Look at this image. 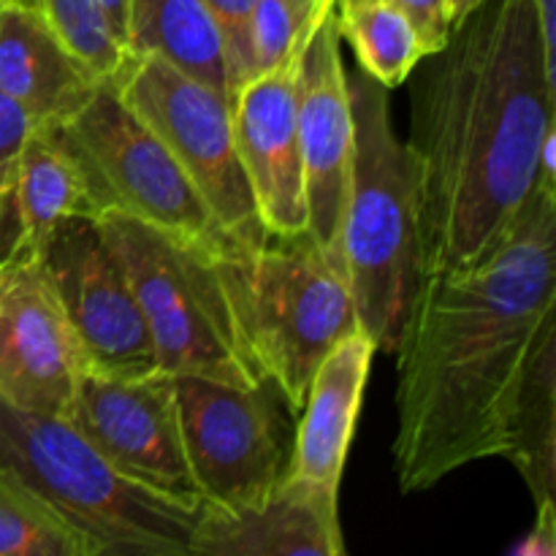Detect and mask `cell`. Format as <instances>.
<instances>
[{"instance_id": "cell-21", "label": "cell", "mask_w": 556, "mask_h": 556, "mask_svg": "<svg viewBox=\"0 0 556 556\" xmlns=\"http://www.w3.org/2000/svg\"><path fill=\"white\" fill-rule=\"evenodd\" d=\"M337 30L356 54L358 71L386 90L405 85L427 58L421 36L396 0H337Z\"/></svg>"}, {"instance_id": "cell-28", "label": "cell", "mask_w": 556, "mask_h": 556, "mask_svg": "<svg viewBox=\"0 0 556 556\" xmlns=\"http://www.w3.org/2000/svg\"><path fill=\"white\" fill-rule=\"evenodd\" d=\"M535 508V530L530 532L519 556H556V503H543Z\"/></svg>"}, {"instance_id": "cell-13", "label": "cell", "mask_w": 556, "mask_h": 556, "mask_svg": "<svg viewBox=\"0 0 556 556\" xmlns=\"http://www.w3.org/2000/svg\"><path fill=\"white\" fill-rule=\"evenodd\" d=\"M85 358L36 261L0 266V396L68 418Z\"/></svg>"}, {"instance_id": "cell-18", "label": "cell", "mask_w": 556, "mask_h": 556, "mask_svg": "<svg viewBox=\"0 0 556 556\" xmlns=\"http://www.w3.org/2000/svg\"><path fill=\"white\" fill-rule=\"evenodd\" d=\"M68 217H98L85 177L54 128H36L22 147L0 217V266L36 261Z\"/></svg>"}, {"instance_id": "cell-11", "label": "cell", "mask_w": 556, "mask_h": 556, "mask_svg": "<svg viewBox=\"0 0 556 556\" xmlns=\"http://www.w3.org/2000/svg\"><path fill=\"white\" fill-rule=\"evenodd\" d=\"M68 421L130 481L188 505H201L185 462L172 375L106 378L87 369Z\"/></svg>"}, {"instance_id": "cell-3", "label": "cell", "mask_w": 556, "mask_h": 556, "mask_svg": "<svg viewBox=\"0 0 556 556\" xmlns=\"http://www.w3.org/2000/svg\"><path fill=\"white\" fill-rule=\"evenodd\" d=\"M353 109V177L342 226V266L358 329L394 353L427 280L421 190L410 144L391 123L389 90L364 71L348 74Z\"/></svg>"}, {"instance_id": "cell-8", "label": "cell", "mask_w": 556, "mask_h": 556, "mask_svg": "<svg viewBox=\"0 0 556 556\" xmlns=\"http://www.w3.org/2000/svg\"><path fill=\"white\" fill-rule=\"evenodd\" d=\"M112 81L130 112L188 174L226 237L242 253L258 250L269 233L239 163L228 98L155 54H128Z\"/></svg>"}, {"instance_id": "cell-1", "label": "cell", "mask_w": 556, "mask_h": 556, "mask_svg": "<svg viewBox=\"0 0 556 556\" xmlns=\"http://www.w3.org/2000/svg\"><path fill=\"white\" fill-rule=\"evenodd\" d=\"M556 331V179L465 269L429 275L396 345L394 470L427 492L505 454L510 410L538 345Z\"/></svg>"}, {"instance_id": "cell-26", "label": "cell", "mask_w": 556, "mask_h": 556, "mask_svg": "<svg viewBox=\"0 0 556 556\" xmlns=\"http://www.w3.org/2000/svg\"><path fill=\"white\" fill-rule=\"evenodd\" d=\"M33 130H36L33 119L14 101L0 96V217H3L5 201H9L22 147L30 139Z\"/></svg>"}, {"instance_id": "cell-2", "label": "cell", "mask_w": 556, "mask_h": 556, "mask_svg": "<svg viewBox=\"0 0 556 556\" xmlns=\"http://www.w3.org/2000/svg\"><path fill=\"white\" fill-rule=\"evenodd\" d=\"M424 79L407 141L421 190L429 275L481 261L543 179L556 139V52L535 0H486Z\"/></svg>"}, {"instance_id": "cell-23", "label": "cell", "mask_w": 556, "mask_h": 556, "mask_svg": "<svg viewBox=\"0 0 556 556\" xmlns=\"http://www.w3.org/2000/svg\"><path fill=\"white\" fill-rule=\"evenodd\" d=\"M36 11L38 16L54 27L60 38L101 76L112 81L128 60V52L117 43L112 30L103 22L96 0H5Z\"/></svg>"}, {"instance_id": "cell-5", "label": "cell", "mask_w": 556, "mask_h": 556, "mask_svg": "<svg viewBox=\"0 0 556 556\" xmlns=\"http://www.w3.org/2000/svg\"><path fill=\"white\" fill-rule=\"evenodd\" d=\"M220 275L250 362L299 416L324 358L358 331L345 271L304 231L220 258Z\"/></svg>"}, {"instance_id": "cell-6", "label": "cell", "mask_w": 556, "mask_h": 556, "mask_svg": "<svg viewBox=\"0 0 556 556\" xmlns=\"http://www.w3.org/2000/svg\"><path fill=\"white\" fill-rule=\"evenodd\" d=\"M98 226L134 288L157 372L264 383L244 351L220 258L123 215H101Z\"/></svg>"}, {"instance_id": "cell-22", "label": "cell", "mask_w": 556, "mask_h": 556, "mask_svg": "<svg viewBox=\"0 0 556 556\" xmlns=\"http://www.w3.org/2000/svg\"><path fill=\"white\" fill-rule=\"evenodd\" d=\"M0 556H96L58 514L0 476Z\"/></svg>"}, {"instance_id": "cell-25", "label": "cell", "mask_w": 556, "mask_h": 556, "mask_svg": "<svg viewBox=\"0 0 556 556\" xmlns=\"http://www.w3.org/2000/svg\"><path fill=\"white\" fill-rule=\"evenodd\" d=\"M215 22L223 41L228 71V96L255 76V52H253V22L258 0H201ZM228 98V101H231Z\"/></svg>"}, {"instance_id": "cell-29", "label": "cell", "mask_w": 556, "mask_h": 556, "mask_svg": "<svg viewBox=\"0 0 556 556\" xmlns=\"http://www.w3.org/2000/svg\"><path fill=\"white\" fill-rule=\"evenodd\" d=\"M96 5L112 36L128 52V0H96Z\"/></svg>"}, {"instance_id": "cell-24", "label": "cell", "mask_w": 556, "mask_h": 556, "mask_svg": "<svg viewBox=\"0 0 556 556\" xmlns=\"http://www.w3.org/2000/svg\"><path fill=\"white\" fill-rule=\"evenodd\" d=\"M334 3L337 0H258L253 22L255 74L296 60L309 33Z\"/></svg>"}, {"instance_id": "cell-7", "label": "cell", "mask_w": 556, "mask_h": 556, "mask_svg": "<svg viewBox=\"0 0 556 556\" xmlns=\"http://www.w3.org/2000/svg\"><path fill=\"white\" fill-rule=\"evenodd\" d=\"M74 155L98 217L123 215L215 258L244 255L226 237L172 152L103 81L85 109L54 128Z\"/></svg>"}, {"instance_id": "cell-31", "label": "cell", "mask_w": 556, "mask_h": 556, "mask_svg": "<svg viewBox=\"0 0 556 556\" xmlns=\"http://www.w3.org/2000/svg\"><path fill=\"white\" fill-rule=\"evenodd\" d=\"M483 3H486V0H451V25H454V30L472 14V11L481 9Z\"/></svg>"}, {"instance_id": "cell-19", "label": "cell", "mask_w": 556, "mask_h": 556, "mask_svg": "<svg viewBox=\"0 0 556 556\" xmlns=\"http://www.w3.org/2000/svg\"><path fill=\"white\" fill-rule=\"evenodd\" d=\"M128 54H155L231 98L220 33L201 0H128Z\"/></svg>"}, {"instance_id": "cell-27", "label": "cell", "mask_w": 556, "mask_h": 556, "mask_svg": "<svg viewBox=\"0 0 556 556\" xmlns=\"http://www.w3.org/2000/svg\"><path fill=\"white\" fill-rule=\"evenodd\" d=\"M402 11L410 16L413 27L421 36L427 58L443 52L445 43L454 36L451 25V0H396Z\"/></svg>"}, {"instance_id": "cell-15", "label": "cell", "mask_w": 556, "mask_h": 556, "mask_svg": "<svg viewBox=\"0 0 556 556\" xmlns=\"http://www.w3.org/2000/svg\"><path fill=\"white\" fill-rule=\"evenodd\" d=\"M188 556H348L340 500L282 476L269 497L248 508L201 505Z\"/></svg>"}, {"instance_id": "cell-30", "label": "cell", "mask_w": 556, "mask_h": 556, "mask_svg": "<svg viewBox=\"0 0 556 556\" xmlns=\"http://www.w3.org/2000/svg\"><path fill=\"white\" fill-rule=\"evenodd\" d=\"M538 11H541L543 33H546L548 47L556 52V0H535Z\"/></svg>"}, {"instance_id": "cell-16", "label": "cell", "mask_w": 556, "mask_h": 556, "mask_svg": "<svg viewBox=\"0 0 556 556\" xmlns=\"http://www.w3.org/2000/svg\"><path fill=\"white\" fill-rule=\"evenodd\" d=\"M375 353L378 348L362 329L345 337L324 358L299 410L286 478L329 500H340L342 472Z\"/></svg>"}, {"instance_id": "cell-12", "label": "cell", "mask_w": 556, "mask_h": 556, "mask_svg": "<svg viewBox=\"0 0 556 556\" xmlns=\"http://www.w3.org/2000/svg\"><path fill=\"white\" fill-rule=\"evenodd\" d=\"M334 9L309 33L299 58V141H302L307 233L342 266V226L353 177V109Z\"/></svg>"}, {"instance_id": "cell-14", "label": "cell", "mask_w": 556, "mask_h": 556, "mask_svg": "<svg viewBox=\"0 0 556 556\" xmlns=\"http://www.w3.org/2000/svg\"><path fill=\"white\" fill-rule=\"evenodd\" d=\"M302 58V54H299ZM299 58L261 71L231 98L239 163L269 237L307 231L302 141H299Z\"/></svg>"}, {"instance_id": "cell-32", "label": "cell", "mask_w": 556, "mask_h": 556, "mask_svg": "<svg viewBox=\"0 0 556 556\" xmlns=\"http://www.w3.org/2000/svg\"><path fill=\"white\" fill-rule=\"evenodd\" d=\"M5 3V0H0V5H3Z\"/></svg>"}, {"instance_id": "cell-17", "label": "cell", "mask_w": 556, "mask_h": 556, "mask_svg": "<svg viewBox=\"0 0 556 556\" xmlns=\"http://www.w3.org/2000/svg\"><path fill=\"white\" fill-rule=\"evenodd\" d=\"M101 76L22 5H0V96L14 101L36 128H60L90 103Z\"/></svg>"}, {"instance_id": "cell-4", "label": "cell", "mask_w": 556, "mask_h": 556, "mask_svg": "<svg viewBox=\"0 0 556 556\" xmlns=\"http://www.w3.org/2000/svg\"><path fill=\"white\" fill-rule=\"evenodd\" d=\"M0 476L58 514L96 556H188L201 505L125 478L68 418L22 410L0 396Z\"/></svg>"}, {"instance_id": "cell-20", "label": "cell", "mask_w": 556, "mask_h": 556, "mask_svg": "<svg viewBox=\"0 0 556 556\" xmlns=\"http://www.w3.org/2000/svg\"><path fill=\"white\" fill-rule=\"evenodd\" d=\"M535 505L554 503L556 489V331L538 345L516 394L505 454Z\"/></svg>"}, {"instance_id": "cell-9", "label": "cell", "mask_w": 556, "mask_h": 556, "mask_svg": "<svg viewBox=\"0 0 556 556\" xmlns=\"http://www.w3.org/2000/svg\"><path fill=\"white\" fill-rule=\"evenodd\" d=\"M185 462L201 505L248 508L275 492L291 459L288 405L264 380L231 386L172 375Z\"/></svg>"}, {"instance_id": "cell-10", "label": "cell", "mask_w": 556, "mask_h": 556, "mask_svg": "<svg viewBox=\"0 0 556 556\" xmlns=\"http://www.w3.org/2000/svg\"><path fill=\"white\" fill-rule=\"evenodd\" d=\"M36 264L90 372L106 378L157 372L147 320L98 217H68L60 223Z\"/></svg>"}]
</instances>
